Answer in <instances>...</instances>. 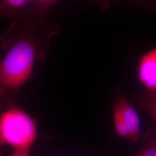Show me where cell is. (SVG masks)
Wrapping results in <instances>:
<instances>
[{"label":"cell","mask_w":156,"mask_h":156,"mask_svg":"<svg viewBox=\"0 0 156 156\" xmlns=\"http://www.w3.org/2000/svg\"><path fill=\"white\" fill-rule=\"evenodd\" d=\"M29 150H15L11 156H29Z\"/></svg>","instance_id":"9c48e42d"},{"label":"cell","mask_w":156,"mask_h":156,"mask_svg":"<svg viewBox=\"0 0 156 156\" xmlns=\"http://www.w3.org/2000/svg\"><path fill=\"white\" fill-rule=\"evenodd\" d=\"M37 136L35 121L22 109L12 106L0 113V145L30 151Z\"/></svg>","instance_id":"7a4b0ae2"},{"label":"cell","mask_w":156,"mask_h":156,"mask_svg":"<svg viewBox=\"0 0 156 156\" xmlns=\"http://www.w3.org/2000/svg\"><path fill=\"white\" fill-rule=\"evenodd\" d=\"M135 104L148 113L156 124V92L144 90L134 96Z\"/></svg>","instance_id":"8992f818"},{"label":"cell","mask_w":156,"mask_h":156,"mask_svg":"<svg viewBox=\"0 0 156 156\" xmlns=\"http://www.w3.org/2000/svg\"><path fill=\"white\" fill-rule=\"evenodd\" d=\"M1 41L6 51L0 60V85L8 91H16L31 76L37 56V45L33 38L17 37L9 30Z\"/></svg>","instance_id":"6da1fadb"},{"label":"cell","mask_w":156,"mask_h":156,"mask_svg":"<svg viewBox=\"0 0 156 156\" xmlns=\"http://www.w3.org/2000/svg\"><path fill=\"white\" fill-rule=\"evenodd\" d=\"M136 75L145 90L156 92V46L140 57L136 68Z\"/></svg>","instance_id":"3957f363"},{"label":"cell","mask_w":156,"mask_h":156,"mask_svg":"<svg viewBox=\"0 0 156 156\" xmlns=\"http://www.w3.org/2000/svg\"><path fill=\"white\" fill-rule=\"evenodd\" d=\"M113 106L120 112L130 134V141L138 143L140 137V122L138 113L133 105L123 95H119Z\"/></svg>","instance_id":"277c9868"},{"label":"cell","mask_w":156,"mask_h":156,"mask_svg":"<svg viewBox=\"0 0 156 156\" xmlns=\"http://www.w3.org/2000/svg\"><path fill=\"white\" fill-rule=\"evenodd\" d=\"M33 1L0 0V15L12 17L21 15L26 9L31 8Z\"/></svg>","instance_id":"5b68a950"},{"label":"cell","mask_w":156,"mask_h":156,"mask_svg":"<svg viewBox=\"0 0 156 156\" xmlns=\"http://www.w3.org/2000/svg\"><path fill=\"white\" fill-rule=\"evenodd\" d=\"M9 91H8V90L6 89L5 88L0 85V98H1L2 97L6 94Z\"/></svg>","instance_id":"30bf717a"},{"label":"cell","mask_w":156,"mask_h":156,"mask_svg":"<svg viewBox=\"0 0 156 156\" xmlns=\"http://www.w3.org/2000/svg\"><path fill=\"white\" fill-rule=\"evenodd\" d=\"M113 116L114 127H115L116 133L120 137L129 140L130 141L131 137H130V134L129 133L128 128L124 123L120 112L118 111L117 108L115 106H113Z\"/></svg>","instance_id":"ba28073f"},{"label":"cell","mask_w":156,"mask_h":156,"mask_svg":"<svg viewBox=\"0 0 156 156\" xmlns=\"http://www.w3.org/2000/svg\"><path fill=\"white\" fill-rule=\"evenodd\" d=\"M134 156H156V132L150 129L145 136V142Z\"/></svg>","instance_id":"52a82bcc"}]
</instances>
